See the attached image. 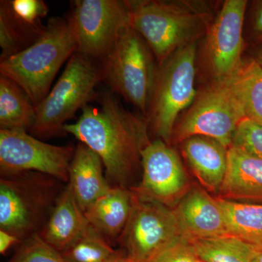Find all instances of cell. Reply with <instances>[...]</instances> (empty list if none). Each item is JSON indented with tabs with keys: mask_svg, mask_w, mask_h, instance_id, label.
<instances>
[{
	"mask_svg": "<svg viewBox=\"0 0 262 262\" xmlns=\"http://www.w3.org/2000/svg\"><path fill=\"white\" fill-rule=\"evenodd\" d=\"M96 101L99 106H84L77 122L65 125V132L100 157L112 187L131 189L142 168L141 151L150 142L147 119L125 110L111 91L99 92Z\"/></svg>",
	"mask_w": 262,
	"mask_h": 262,
	"instance_id": "obj_1",
	"label": "cell"
},
{
	"mask_svg": "<svg viewBox=\"0 0 262 262\" xmlns=\"http://www.w3.org/2000/svg\"><path fill=\"white\" fill-rule=\"evenodd\" d=\"M126 2L130 25L147 43L159 67L175 52L206 36L215 16L204 1Z\"/></svg>",
	"mask_w": 262,
	"mask_h": 262,
	"instance_id": "obj_2",
	"label": "cell"
},
{
	"mask_svg": "<svg viewBox=\"0 0 262 262\" xmlns=\"http://www.w3.org/2000/svg\"><path fill=\"white\" fill-rule=\"evenodd\" d=\"M77 52V42L67 15L52 17L37 42L0 61V75L18 84L37 107L51 91L62 66Z\"/></svg>",
	"mask_w": 262,
	"mask_h": 262,
	"instance_id": "obj_3",
	"label": "cell"
},
{
	"mask_svg": "<svg viewBox=\"0 0 262 262\" xmlns=\"http://www.w3.org/2000/svg\"><path fill=\"white\" fill-rule=\"evenodd\" d=\"M67 184L37 172L1 176L0 229L20 241L39 234Z\"/></svg>",
	"mask_w": 262,
	"mask_h": 262,
	"instance_id": "obj_4",
	"label": "cell"
},
{
	"mask_svg": "<svg viewBox=\"0 0 262 262\" xmlns=\"http://www.w3.org/2000/svg\"><path fill=\"white\" fill-rule=\"evenodd\" d=\"M103 81L101 64L79 53L67 62L64 70L47 96L36 107L31 135L40 139L67 136V122L79 110L97 99L96 88Z\"/></svg>",
	"mask_w": 262,
	"mask_h": 262,
	"instance_id": "obj_5",
	"label": "cell"
},
{
	"mask_svg": "<svg viewBox=\"0 0 262 262\" xmlns=\"http://www.w3.org/2000/svg\"><path fill=\"white\" fill-rule=\"evenodd\" d=\"M103 81L147 117L159 66L147 43L130 24L121 29L101 63Z\"/></svg>",
	"mask_w": 262,
	"mask_h": 262,
	"instance_id": "obj_6",
	"label": "cell"
},
{
	"mask_svg": "<svg viewBox=\"0 0 262 262\" xmlns=\"http://www.w3.org/2000/svg\"><path fill=\"white\" fill-rule=\"evenodd\" d=\"M198 42L175 52L159 67L147 119L149 127L170 145L179 115L198 95L195 89Z\"/></svg>",
	"mask_w": 262,
	"mask_h": 262,
	"instance_id": "obj_7",
	"label": "cell"
},
{
	"mask_svg": "<svg viewBox=\"0 0 262 262\" xmlns=\"http://www.w3.org/2000/svg\"><path fill=\"white\" fill-rule=\"evenodd\" d=\"M245 119L244 106L232 78L211 82L198 93L194 102L177 121L171 143L180 144L188 138L202 136L215 139L229 149L239 124Z\"/></svg>",
	"mask_w": 262,
	"mask_h": 262,
	"instance_id": "obj_8",
	"label": "cell"
},
{
	"mask_svg": "<svg viewBox=\"0 0 262 262\" xmlns=\"http://www.w3.org/2000/svg\"><path fill=\"white\" fill-rule=\"evenodd\" d=\"M130 220L118 243L131 262H146L169 245L188 239L173 208L141 194L134 188Z\"/></svg>",
	"mask_w": 262,
	"mask_h": 262,
	"instance_id": "obj_9",
	"label": "cell"
},
{
	"mask_svg": "<svg viewBox=\"0 0 262 262\" xmlns=\"http://www.w3.org/2000/svg\"><path fill=\"white\" fill-rule=\"evenodd\" d=\"M77 53L102 61L124 27L130 24L126 1L75 0L67 15Z\"/></svg>",
	"mask_w": 262,
	"mask_h": 262,
	"instance_id": "obj_10",
	"label": "cell"
},
{
	"mask_svg": "<svg viewBox=\"0 0 262 262\" xmlns=\"http://www.w3.org/2000/svg\"><path fill=\"white\" fill-rule=\"evenodd\" d=\"M75 149L48 144L26 130L0 129V174L37 172L68 184Z\"/></svg>",
	"mask_w": 262,
	"mask_h": 262,
	"instance_id": "obj_11",
	"label": "cell"
},
{
	"mask_svg": "<svg viewBox=\"0 0 262 262\" xmlns=\"http://www.w3.org/2000/svg\"><path fill=\"white\" fill-rule=\"evenodd\" d=\"M246 0H227L213 18L205 39V63L211 82L230 80L244 61Z\"/></svg>",
	"mask_w": 262,
	"mask_h": 262,
	"instance_id": "obj_12",
	"label": "cell"
},
{
	"mask_svg": "<svg viewBox=\"0 0 262 262\" xmlns=\"http://www.w3.org/2000/svg\"><path fill=\"white\" fill-rule=\"evenodd\" d=\"M141 181L134 187L141 194L174 208L190 189L180 158L165 141H150L141 151Z\"/></svg>",
	"mask_w": 262,
	"mask_h": 262,
	"instance_id": "obj_13",
	"label": "cell"
},
{
	"mask_svg": "<svg viewBox=\"0 0 262 262\" xmlns=\"http://www.w3.org/2000/svg\"><path fill=\"white\" fill-rule=\"evenodd\" d=\"M49 8L43 0L0 1V61L37 42L46 29L42 19Z\"/></svg>",
	"mask_w": 262,
	"mask_h": 262,
	"instance_id": "obj_14",
	"label": "cell"
},
{
	"mask_svg": "<svg viewBox=\"0 0 262 262\" xmlns=\"http://www.w3.org/2000/svg\"><path fill=\"white\" fill-rule=\"evenodd\" d=\"M173 209L189 241L229 234L217 198L201 188H190Z\"/></svg>",
	"mask_w": 262,
	"mask_h": 262,
	"instance_id": "obj_15",
	"label": "cell"
},
{
	"mask_svg": "<svg viewBox=\"0 0 262 262\" xmlns=\"http://www.w3.org/2000/svg\"><path fill=\"white\" fill-rule=\"evenodd\" d=\"M218 198L239 203H262V159L231 146L225 180Z\"/></svg>",
	"mask_w": 262,
	"mask_h": 262,
	"instance_id": "obj_16",
	"label": "cell"
},
{
	"mask_svg": "<svg viewBox=\"0 0 262 262\" xmlns=\"http://www.w3.org/2000/svg\"><path fill=\"white\" fill-rule=\"evenodd\" d=\"M184 159L206 190L219 194L228 163V148L206 136H194L180 143Z\"/></svg>",
	"mask_w": 262,
	"mask_h": 262,
	"instance_id": "obj_17",
	"label": "cell"
},
{
	"mask_svg": "<svg viewBox=\"0 0 262 262\" xmlns=\"http://www.w3.org/2000/svg\"><path fill=\"white\" fill-rule=\"evenodd\" d=\"M68 184L84 213L112 188L106 179L102 160L81 142L76 146Z\"/></svg>",
	"mask_w": 262,
	"mask_h": 262,
	"instance_id": "obj_18",
	"label": "cell"
},
{
	"mask_svg": "<svg viewBox=\"0 0 262 262\" xmlns=\"http://www.w3.org/2000/svg\"><path fill=\"white\" fill-rule=\"evenodd\" d=\"M89 227L84 212L67 184L39 234L61 253L80 238Z\"/></svg>",
	"mask_w": 262,
	"mask_h": 262,
	"instance_id": "obj_19",
	"label": "cell"
},
{
	"mask_svg": "<svg viewBox=\"0 0 262 262\" xmlns=\"http://www.w3.org/2000/svg\"><path fill=\"white\" fill-rule=\"evenodd\" d=\"M133 203L132 189L112 187L84 213L90 225L113 245L126 228Z\"/></svg>",
	"mask_w": 262,
	"mask_h": 262,
	"instance_id": "obj_20",
	"label": "cell"
},
{
	"mask_svg": "<svg viewBox=\"0 0 262 262\" xmlns=\"http://www.w3.org/2000/svg\"><path fill=\"white\" fill-rule=\"evenodd\" d=\"M37 108L24 90L0 75V127L5 130H29L34 125Z\"/></svg>",
	"mask_w": 262,
	"mask_h": 262,
	"instance_id": "obj_21",
	"label": "cell"
},
{
	"mask_svg": "<svg viewBox=\"0 0 262 262\" xmlns=\"http://www.w3.org/2000/svg\"><path fill=\"white\" fill-rule=\"evenodd\" d=\"M203 262H252L259 248L232 234L189 241Z\"/></svg>",
	"mask_w": 262,
	"mask_h": 262,
	"instance_id": "obj_22",
	"label": "cell"
},
{
	"mask_svg": "<svg viewBox=\"0 0 262 262\" xmlns=\"http://www.w3.org/2000/svg\"><path fill=\"white\" fill-rule=\"evenodd\" d=\"M229 234L262 249V204L226 201L216 196Z\"/></svg>",
	"mask_w": 262,
	"mask_h": 262,
	"instance_id": "obj_23",
	"label": "cell"
},
{
	"mask_svg": "<svg viewBox=\"0 0 262 262\" xmlns=\"http://www.w3.org/2000/svg\"><path fill=\"white\" fill-rule=\"evenodd\" d=\"M246 119L262 125V67L255 59L244 61L232 78Z\"/></svg>",
	"mask_w": 262,
	"mask_h": 262,
	"instance_id": "obj_24",
	"label": "cell"
},
{
	"mask_svg": "<svg viewBox=\"0 0 262 262\" xmlns=\"http://www.w3.org/2000/svg\"><path fill=\"white\" fill-rule=\"evenodd\" d=\"M61 253L68 262H115L122 255L90 224L80 238Z\"/></svg>",
	"mask_w": 262,
	"mask_h": 262,
	"instance_id": "obj_25",
	"label": "cell"
},
{
	"mask_svg": "<svg viewBox=\"0 0 262 262\" xmlns=\"http://www.w3.org/2000/svg\"><path fill=\"white\" fill-rule=\"evenodd\" d=\"M7 262H68L60 251L50 246L39 234H33L15 246Z\"/></svg>",
	"mask_w": 262,
	"mask_h": 262,
	"instance_id": "obj_26",
	"label": "cell"
},
{
	"mask_svg": "<svg viewBox=\"0 0 262 262\" xmlns=\"http://www.w3.org/2000/svg\"><path fill=\"white\" fill-rule=\"evenodd\" d=\"M232 145L262 159V125L245 119L235 131Z\"/></svg>",
	"mask_w": 262,
	"mask_h": 262,
	"instance_id": "obj_27",
	"label": "cell"
},
{
	"mask_svg": "<svg viewBox=\"0 0 262 262\" xmlns=\"http://www.w3.org/2000/svg\"><path fill=\"white\" fill-rule=\"evenodd\" d=\"M189 239H184L160 250L146 262H198Z\"/></svg>",
	"mask_w": 262,
	"mask_h": 262,
	"instance_id": "obj_28",
	"label": "cell"
},
{
	"mask_svg": "<svg viewBox=\"0 0 262 262\" xmlns=\"http://www.w3.org/2000/svg\"><path fill=\"white\" fill-rule=\"evenodd\" d=\"M21 242L15 234L0 229V253L5 255L10 248L17 246Z\"/></svg>",
	"mask_w": 262,
	"mask_h": 262,
	"instance_id": "obj_29",
	"label": "cell"
},
{
	"mask_svg": "<svg viewBox=\"0 0 262 262\" xmlns=\"http://www.w3.org/2000/svg\"><path fill=\"white\" fill-rule=\"evenodd\" d=\"M253 29L256 37L258 39H262V2L255 13Z\"/></svg>",
	"mask_w": 262,
	"mask_h": 262,
	"instance_id": "obj_30",
	"label": "cell"
},
{
	"mask_svg": "<svg viewBox=\"0 0 262 262\" xmlns=\"http://www.w3.org/2000/svg\"><path fill=\"white\" fill-rule=\"evenodd\" d=\"M252 262H262V249L259 250Z\"/></svg>",
	"mask_w": 262,
	"mask_h": 262,
	"instance_id": "obj_31",
	"label": "cell"
},
{
	"mask_svg": "<svg viewBox=\"0 0 262 262\" xmlns=\"http://www.w3.org/2000/svg\"><path fill=\"white\" fill-rule=\"evenodd\" d=\"M255 60H256V61H257L262 67V49L261 51L258 52L257 56H256V58H255Z\"/></svg>",
	"mask_w": 262,
	"mask_h": 262,
	"instance_id": "obj_32",
	"label": "cell"
},
{
	"mask_svg": "<svg viewBox=\"0 0 262 262\" xmlns=\"http://www.w3.org/2000/svg\"><path fill=\"white\" fill-rule=\"evenodd\" d=\"M115 262H131L130 260L128 259L126 257V256H125V255L122 254L121 256H120V258H118V259Z\"/></svg>",
	"mask_w": 262,
	"mask_h": 262,
	"instance_id": "obj_33",
	"label": "cell"
},
{
	"mask_svg": "<svg viewBox=\"0 0 262 262\" xmlns=\"http://www.w3.org/2000/svg\"><path fill=\"white\" fill-rule=\"evenodd\" d=\"M198 262H203V261H200L199 259L198 260Z\"/></svg>",
	"mask_w": 262,
	"mask_h": 262,
	"instance_id": "obj_34",
	"label": "cell"
}]
</instances>
